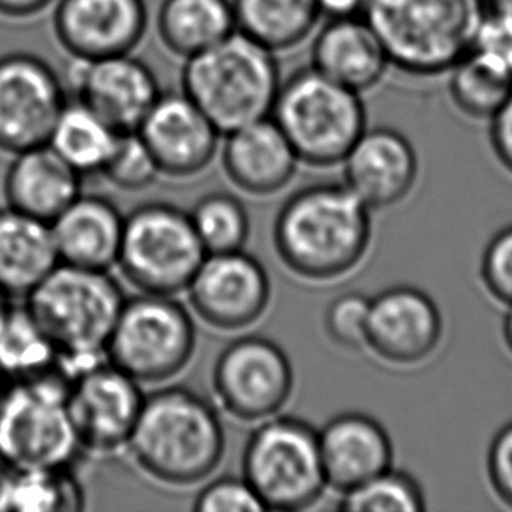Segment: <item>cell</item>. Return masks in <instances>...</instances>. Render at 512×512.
I'll return each instance as SVG.
<instances>
[{
    "mask_svg": "<svg viewBox=\"0 0 512 512\" xmlns=\"http://www.w3.org/2000/svg\"><path fill=\"white\" fill-rule=\"evenodd\" d=\"M371 210L345 184H313L285 200L273 222L280 263L296 277L331 282L366 257Z\"/></svg>",
    "mask_w": 512,
    "mask_h": 512,
    "instance_id": "6da1fadb",
    "label": "cell"
},
{
    "mask_svg": "<svg viewBox=\"0 0 512 512\" xmlns=\"http://www.w3.org/2000/svg\"><path fill=\"white\" fill-rule=\"evenodd\" d=\"M125 294L105 270L60 263L23 299L56 348V373L76 380L107 362V343Z\"/></svg>",
    "mask_w": 512,
    "mask_h": 512,
    "instance_id": "7a4b0ae2",
    "label": "cell"
},
{
    "mask_svg": "<svg viewBox=\"0 0 512 512\" xmlns=\"http://www.w3.org/2000/svg\"><path fill=\"white\" fill-rule=\"evenodd\" d=\"M126 450L147 476L172 486L196 485L212 476L226 451L217 409L186 387L146 395Z\"/></svg>",
    "mask_w": 512,
    "mask_h": 512,
    "instance_id": "3957f363",
    "label": "cell"
},
{
    "mask_svg": "<svg viewBox=\"0 0 512 512\" xmlns=\"http://www.w3.org/2000/svg\"><path fill=\"white\" fill-rule=\"evenodd\" d=\"M277 53L235 30L198 55L186 58L182 91L205 112L221 135L270 118L282 74Z\"/></svg>",
    "mask_w": 512,
    "mask_h": 512,
    "instance_id": "277c9868",
    "label": "cell"
},
{
    "mask_svg": "<svg viewBox=\"0 0 512 512\" xmlns=\"http://www.w3.org/2000/svg\"><path fill=\"white\" fill-rule=\"evenodd\" d=\"M486 9L485 0H366L362 16L394 67L434 77L471 51Z\"/></svg>",
    "mask_w": 512,
    "mask_h": 512,
    "instance_id": "5b68a950",
    "label": "cell"
},
{
    "mask_svg": "<svg viewBox=\"0 0 512 512\" xmlns=\"http://www.w3.org/2000/svg\"><path fill=\"white\" fill-rule=\"evenodd\" d=\"M271 118L284 132L299 163L327 168L341 165L367 128L364 102L313 67L282 81Z\"/></svg>",
    "mask_w": 512,
    "mask_h": 512,
    "instance_id": "8992f818",
    "label": "cell"
},
{
    "mask_svg": "<svg viewBox=\"0 0 512 512\" xmlns=\"http://www.w3.org/2000/svg\"><path fill=\"white\" fill-rule=\"evenodd\" d=\"M84 450L56 371L9 381L0 401V460L11 471L72 469Z\"/></svg>",
    "mask_w": 512,
    "mask_h": 512,
    "instance_id": "52a82bcc",
    "label": "cell"
},
{
    "mask_svg": "<svg viewBox=\"0 0 512 512\" xmlns=\"http://www.w3.org/2000/svg\"><path fill=\"white\" fill-rule=\"evenodd\" d=\"M242 476L266 511L310 509L327 490L319 430L296 416L259 422L243 448Z\"/></svg>",
    "mask_w": 512,
    "mask_h": 512,
    "instance_id": "ba28073f",
    "label": "cell"
},
{
    "mask_svg": "<svg viewBox=\"0 0 512 512\" xmlns=\"http://www.w3.org/2000/svg\"><path fill=\"white\" fill-rule=\"evenodd\" d=\"M205 257L207 250L182 208L153 201L126 215L116 266L140 292L177 296Z\"/></svg>",
    "mask_w": 512,
    "mask_h": 512,
    "instance_id": "9c48e42d",
    "label": "cell"
},
{
    "mask_svg": "<svg viewBox=\"0 0 512 512\" xmlns=\"http://www.w3.org/2000/svg\"><path fill=\"white\" fill-rule=\"evenodd\" d=\"M196 350V327L173 296L146 294L125 299L107 343V360L140 385L172 380Z\"/></svg>",
    "mask_w": 512,
    "mask_h": 512,
    "instance_id": "30bf717a",
    "label": "cell"
},
{
    "mask_svg": "<svg viewBox=\"0 0 512 512\" xmlns=\"http://www.w3.org/2000/svg\"><path fill=\"white\" fill-rule=\"evenodd\" d=\"M215 401L240 422L280 415L294 390L291 359L275 341L257 334L222 348L212 371Z\"/></svg>",
    "mask_w": 512,
    "mask_h": 512,
    "instance_id": "8fae6325",
    "label": "cell"
},
{
    "mask_svg": "<svg viewBox=\"0 0 512 512\" xmlns=\"http://www.w3.org/2000/svg\"><path fill=\"white\" fill-rule=\"evenodd\" d=\"M67 100L62 77L41 56H0V151L14 156L48 146Z\"/></svg>",
    "mask_w": 512,
    "mask_h": 512,
    "instance_id": "7c38bea8",
    "label": "cell"
},
{
    "mask_svg": "<svg viewBox=\"0 0 512 512\" xmlns=\"http://www.w3.org/2000/svg\"><path fill=\"white\" fill-rule=\"evenodd\" d=\"M186 292L191 310L207 326L242 331L268 310L271 282L261 261L235 250L207 254Z\"/></svg>",
    "mask_w": 512,
    "mask_h": 512,
    "instance_id": "4fadbf2b",
    "label": "cell"
},
{
    "mask_svg": "<svg viewBox=\"0 0 512 512\" xmlns=\"http://www.w3.org/2000/svg\"><path fill=\"white\" fill-rule=\"evenodd\" d=\"M146 394L130 374L107 360L69 383V411L84 453L126 450Z\"/></svg>",
    "mask_w": 512,
    "mask_h": 512,
    "instance_id": "5bb4252c",
    "label": "cell"
},
{
    "mask_svg": "<svg viewBox=\"0 0 512 512\" xmlns=\"http://www.w3.org/2000/svg\"><path fill=\"white\" fill-rule=\"evenodd\" d=\"M72 63L69 77L74 98L119 133L137 132L163 93L153 69L132 53Z\"/></svg>",
    "mask_w": 512,
    "mask_h": 512,
    "instance_id": "9a60e30c",
    "label": "cell"
},
{
    "mask_svg": "<svg viewBox=\"0 0 512 512\" xmlns=\"http://www.w3.org/2000/svg\"><path fill=\"white\" fill-rule=\"evenodd\" d=\"M443 317L425 292L397 285L371 298L366 346L394 366H415L436 352Z\"/></svg>",
    "mask_w": 512,
    "mask_h": 512,
    "instance_id": "2e32d148",
    "label": "cell"
},
{
    "mask_svg": "<svg viewBox=\"0 0 512 512\" xmlns=\"http://www.w3.org/2000/svg\"><path fill=\"white\" fill-rule=\"evenodd\" d=\"M146 0H56L53 32L72 60L132 53L147 32Z\"/></svg>",
    "mask_w": 512,
    "mask_h": 512,
    "instance_id": "e0dca14e",
    "label": "cell"
},
{
    "mask_svg": "<svg viewBox=\"0 0 512 512\" xmlns=\"http://www.w3.org/2000/svg\"><path fill=\"white\" fill-rule=\"evenodd\" d=\"M161 175L193 177L212 163L221 132L186 93H161L137 128Z\"/></svg>",
    "mask_w": 512,
    "mask_h": 512,
    "instance_id": "ac0fdd59",
    "label": "cell"
},
{
    "mask_svg": "<svg viewBox=\"0 0 512 512\" xmlns=\"http://www.w3.org/2000/svg\"><path fill=\"white\" fill-rule=\"evenodd\" d=\"M343 177V184L369 210L394 207L415 187V147L394 128H366L343 160Z\"/></svg>",
    "mask_w": 512,
    "mask_h": 512,
    "instance_id": "d6986e66",
    "label": "cell"
},
{
    "mask_svg": "<svg viewBox=\"0 0 512 512\" xmlns=\"http://www.w3.org/2000/svg\"><path fill=\"white\" fill-rule=\"evenodd\" d=\"M319 448L327 488L345 493L366 483L394 462V444L373 416L343 413L319 430Z\"/></svg>",
    "mask_w": 512,
    "mask_h": 512,
    "instance_id": "ffe728a7",
    "label": "cell"
},
{
    "mask_svg": "<svg viewBox=\"0 0 512 512\" xmlns=\"http://www.w3.org/2000/svg\"><path fill=\"white\" fill-rule=\"evenodd\" d=\"M299 158L273 118L259 119L226 135L222 168L243 193L270 196L291 184Z\"/></svg>",
    "mask_w": 512,
    "mask_h": 512,
    "instance_id": "44dd1931",
    "label": "cell"
},
{
    "mask_svg": "<svg viewBox=\"0 0 512 512\" xmlns=\"http://www.w3.org/2000/svg\"><path fill=\"white\" fill-rule=\"evenodd\" d=\"M390 65L387 49L362 14L329 18L313 41V69L360 95L376 88Z\"/></svg>",
    "mask_w": 512,
    "mask_h": 512,
    "instance_id": "7402d4cb",
    "label": "cell"
},
{
    "mask_svg": "<svg viewBox=\"0 0 512 512\" xmlns=\"http://www.w3.org/2000/svg\"><path fill=\"white\" fill-rule=\"evenodd\" d=\"M49 226L60 263L105 271L118 263L125 217L104 196L79 194Z\"/></svg>",
    "mask_w": 512,
    "mask_h": 512,
    "instance_id": "603a6c76",
    "label": "cell"
},
{
    "mask_svg": "<svg viewBox=\"0 0 512 512\" xmlns=\"http://www.w3.org/2000/svg\"><path fill=\"white\" fill-rule=\"evenodd\" d=\"M83 189V175L49 146L14 154L4 177L6 207L37 221H55Z\"/></svg>",
    "mask_w": 512,
    "mask_h": 512,
    "instance_id": "cb8c5ba5",
    "label": "cell"
},
{
    "mask_svg": "<svg viewBox=\"0 0 512 512\" xmlns=\"http://www.w3.org/2000/svg\"><path fill=\"white\" fill-rule=\"evenodd\" d=\"M60 264L48 222L0 210V291L9 298H27Z\"/></svg>",
    "mask_w": 512,
    "mask_h": 512,
    "instance_id": "d4e9b609",
    "label": "cell"
},
{
    "mask_svg": "<svg viewBox=\"0 0 512 512\" xmlns=\"http://www.w3.org/2000/svg\"><path fill=\"white\" fill-rule=\"evenodd\" d=\"M156 21L161 42L184 60L236 30L231 0H163Z\"/></svg>",
    "mask_w": 512,
    "mask_h": 512,
    "instance_id": "484cf974",
    "label": "cell"
},
{
    "mask_svg": "<svg viewBox=\"0 0 512 512\" xmlns=\"http://www.w3.org/2000/svg\"><path fill=\"white\" fill-rule=\"evenodd\" d=\"M238 32L273 53L294 49L319 23L317 0H231Z\"/></svg>",
    "mask_w": 512,
    "mask_h": 512,
    "instance_id": "4316f807",
    "label": "cell"
},
{
    "mask_svg": "<svg viewBox=\"0 0 512 512\" xmlns=\"http://www.w3.org/2000/svg\"><path fill=\"white\" fill-rule=\"evenodd\" d=\"M121 133L77 98H69L56 121L48 146L81 175L104 170Z\"/></svg>",
    "mask_w": 512,
    "mask_h": 512,
    "instance_id": "83f0119b",
    "label": "cell"
},
{
    "mask_svg": "<svg viewBox=\"0 0 512 512\" xmlns=\"http://www.w3.org/2000/svg\"><path fill=\"white\" fill-rule=\"evenodd\" d=\"M56 348L27 306L13 305L0 324V373L7 381L55 371Z\"/></svg>",
    "mask_w": 512,
    "mask_h": 512,
    "instance_id": "f1b7e54d",
    "label": "cell"
},
{
    "mask_svg": "<svg viewBox=\"0 0 512 512\" xmlns=\"http://www.w3.org/2000/svg\"><path fill=\"white\" fill-rule=\"evenodd\" d=\"M83 507V488L72 469H9L0 512H72Z\"/></svg>",
    "mask_w": 512,
    "mask_h": 512,
    "instance_id": "f546056e",
    "label": "cell"
},
{
    "mask_svg": "<svg viewBox=\"0 0 512 512\" xmlns=\"http://www.w3.org/2000/svg\"><path fill=\"white\" fill-rule=\"evenodd\" d=\"M448 86L458 111L472 119L490 121L511 95L512 77L476 51H469L453 65Z\"/></svg>",
    "mask_w": 512,
    "mask_h": 512,
    "instance_id": "4dcf8cb0",
    "label": "cell"
},
{
    "mask_svg": "<svg viewBox=\"0 0 512 512\" xmlns=\"http://www.w3.org/2000/svg\"><path fill=\"white\" fill-rule=\"evenodd\" d=\"M189 217L207 254L243 250L249 240V212L235 194L221 191L205 194Z\"/></svg>",
    "mask_w": 512,
    "mask_h": 512,
    "instance_id": "1f68e13d",
    "label": "cell"
},
{
    "mask_svg": "<svg viewBox=\"0 0 512 512\" xmlns=\"http://www.w3.org/2000/svg\"><path fill=\"white\" fill-rule=\"evenodd\" d=\"M343 512H422L427 500L422 486L408 472L390 467L366 483L341 493Z\"/></svg>",
    "mask_w": 512,
    "mask_h": 512,
    "instance_id": "d6a6232c",
    "label": "cell"
},
{
    "mask_svg": "<svg viewBox=\"0 0 512 512\" xmlns=\"http://www.w3.org/2000/svg\"><path fill=\"white\" fill-rule=\"evenodd\" d=\"M100 175L121 191H140L151 186L161 173L139 133L132 132L121 133L118 146Z\"/></svg>",
    "mask_w": 512,
    "mask_h": 512,
    "instance_id": "836d02e7",
    "label": "cell"
},
{
    "mask_svg": "<svg viewBox=\"0 0 512 512\" xmlns=\"http://www.w3.org/2000/svg\"><path fill=\"white\" fill-rule=\"evenodd\" d=\"M371 298L362 292H346L334 298L324 313V331L334 345L345 350L366 346Z\"/></svg>",
    "mask_w": 512,
    "mask_h": 512,
    "instance_id": "e575fe53",
    "label": "cell"
},
{
    "mask_svg": "<svg viewBox=\"0 0 512 512\" xmlns=\"http://www.w3.org/2000/svg\"><path fill=\"white\" fill-rule=\"evenodd\" d=\"M471 51H476L512 77V9H486Z\"/></svg>",
    "mask_w": 512,
    "mask_h": 512,
    "instance_id": "d590c367",
    "label": "cell"
},
{
    "mask_svg": "<svg viewBox=\"0 0 512 512\" xmlns=\"http://www.w3.org/2000/svg\"><path fill=\"white\" fill-rule=\"evenodd\" d=\"M193 509L196 512H263V502L247 483V479L219 478L201 488L194 499Z\"/></svg>",
    "mask_w": 512,
    "mask_h": 512,
    "instance_id": "8d00e7d4",
    "label": "cell"
},
{
    "mask_svg": "<svg viewBox=\"0 0 512 512\" xmlns=\"http://www.w3.org/2000/svg\"><path fill=\"white\" fill-rule=\"evenodd\" d=\"M481 280L493 298L512 306V226L502 229L486 245Z\"/></svg>",
    "mask_w": 512,
    "mask_h": 512,
    "instance_id": "74e56055",
    "label": "cell"
},
{
    "mask_svg": "<svg viewBox=\"0 0 512 512\" xmlns=\"http://www.w3.org/2000/svg\"><path fill=\"white\" fill-rule=\"evenodd\" d=\"M488 478L493 492L506 506L512 507V422L493 439L488 451Z\"/></svg>",
    "mask_w": 512,
    "mask_h": 512,
    "instance_id": "f35d334b",
    "label": "cell"
},
{
    "mask_svg": "<svg viewBox=\"0 0 512 512\" xmlns=\"http://www.w3.org/2000/svg\"><path fill=\"white\" fill-rule=\"evenodd\" d=\"M490 142L495 156L512 173V93L490 119Z\"/></svg>",
    "mask_w": 512,
    "mask_h": 512,
    "instance_id": "ab89813d",
    "label": "cell"
},
{
    "mask_svg": "<svg viewBox=\"0 0 512 512\" xmlns=\"http://www.w3.org/2000/svg\"><path fill=\"white\" fill-rule=\"evenodd\" d=\"M56 0H0V14L13 20H25L41 14Z\"/></svg>",
    "mask_w": 512,
    "mask_h": 512,
    "instance_id": "60d3db41",
    "label": "cell"
},
{
    "mask_svg": "<svg viewBox=\"0 0 512 512\" xmlns=\"http://www.w3.org/2000/svg\"><path fill=\"white\" fill-rule=\"evenodd\" d=\"M322 16L327 18H346L360 16L366 6V0H317Z\"/></svg>",
    "mask_w": 512,
    "mask_h": 512,
    "instance_id": "b9f144b4",
    "label": "cell"
},
{
    "mask_svg": "<svg viewBox=\"0 0 512 512\" xmlns=\"http://www.w3.org/2000/svg\"><path fill=\"white\" fill-rule=\"evenodd\" d=\"M504 340H506L509 352L512 353V306H509V312L504 319Z\"/></svg>",
    "mask_w": 512,
    "mask_h": 512,
    "instance_id": "7bdbcfd3",
    "label": "cell"
},
{
    "mask_svg": "<svg viewBox=\"0 0 512 512\" xmlns=\"http://www.w3.org/2000/svg\"><path fill=\"white\" fill-rule=\"evenodd\" d=\"M11 306H13V299L0 291V324H2V320L6 317V313L9 312Z\"/></svg>",
    "mask_w": 512,
    "mask_h": 512,
    "instance_id": "ee69618b",
    "label": "cell"
},
{
    "mask_svg": "<svg viewBox=\"0 0 512 512\" xmlns=\"http://www.w3.org/2000/svg\"><path fill=\"white\" fill-rule=\"evenodd\" d=\"M7 476H9V467L0 460V504H2V495L6 488Z\"/></svg>",
    "mask_w": 512,
    "mask_h": 512,
    "instance_id": "f6af8a7d",
    "label": "cell"
},
{
    "mask_svg": "<svg viewBox=\"0 0 512 512\" xmlns=\"http://www.w3.org/2000/svg\"><path fill=\"white\" fill-rule=\"evenodd\" d=\"M488 7H506L512 9V0H485Z\"/></svg>",
    "mask_w": 512,
    "mask_h": 512,
    "instance_id": "bcb514c9",
    "label": "cell"
},
{
    "mask_svg": "<svg viewBox=\"0 0 512 512\" xmlns=\"http://www.w3.org/2000/svg\"><path fill=\"white\" fill-rule=\"evenodd\" d=\"M7 383H9V381L6 380V376L0 373V401H2V395H4V392H6Z\"/></svg>",
    "mask_w": 512,
    "mask_h": 512,
    "instance_id": "7dc6e473",
    "label": "cell"
}]
</instances>
